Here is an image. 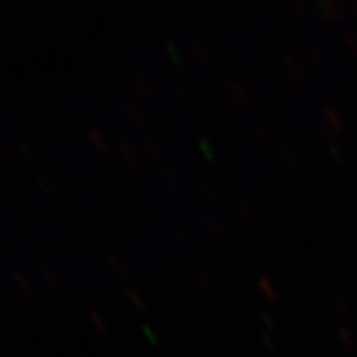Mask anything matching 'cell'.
Masks as SVG:
<instances>
[{
  "mask_svg": "<svg viewBox=\"0 0 357 357\" xmlns=\"http://www.w3.org/2000/svg\"><path fill=\"white\" fill-rule=\"evenodd\" d=\"M260 286H262V288L266 290V294H268V296H270V298H276V294H274V292H272V290H270V284H268L266 280L260 282Z\"/></svg>",
  "mask_w": 357,
  "mask_h": 357,
  "instance_id": "1",
  "label": "cell"
}]
</instances>
